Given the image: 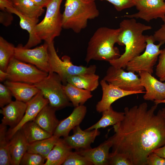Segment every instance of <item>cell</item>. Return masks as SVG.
I'll return each mask as SVG.
<instances>
[{
  "instance_id": "1",
  "label": "cell",
  "mask_w": 165,
  "mask_h": 165,
  "mask_svg": "<svg viewBox=\"0 0 165 165\" xmlns=\"http://www.w3.org/2000/svg\"><path fill=\"white\" fill-rule=\"evenodd\" d=\"M158 105L147 104L124 109L123 120L113 126L115 134L108 139L112 153L127 155L133 165H146L148 155L165 145V119Z\"/></svg>"
},
{
  "instance_id": "2",
  "label": "cell",
  "mask_w": 165,
  "mask_h": 165,
  "mask_svg": "<svg viewBox=\"0 0 165 165\" xmlns=\"http://www.w3.org/2000/svg\"><path fill=\"white\" fill-rule=\"evenodd\" d=\"M119 28L117 43L125 46V52L118 58L108 62L116 68H125L129 62L145 50L146 35H144L143 32L152 28L137 22L133 18L123 20L120 23Z\"/></svg>"
},
{
  "instance_id": "3",
  "label": "cell",
  "mask_w": 165,
  "mask_h": 165,
  "mask_svg": "<svg viewBox=\"0 0 165 165\" xmlns=\"http://www.w3.org/2000/svg\"><path fill=\"white\" fill-rule=\"evenodd\" d=\"M119 28L113 29L101 27L94 32L88 44L85 61L87 64L91 60L108 62L119 57L118 49L114 47L117 43Z\"/></svg>"
},
{
  "instance_id": "4",
  "label": "cell",
  "mask_w": 165,
  "mask_h": 165,
  "mask_svg": "<svg viewBox=\"0 0 165 165\" xmlns=\"http://www.w3.org/2000/svg\"><path fill=\"white\" fill-rule=\"evenodd\" d=\"M99 14L95 1L66 0L62 14V28L79 33L87 26L89 20L95 19Z\"/></svg>"
},
{
  "instance_id": "5",
  "label": "cell",
  "mask_w": 165,
  "mask_h": 165,
  "mask_svg": "<svg viewBox=\"0 0 165 165\" xmlns=\"http://www.w3.org/2000/svg\"><path fill=\"white\" fill-rule=\"evenodd\" d=\"M63 0H51L46 8L43 20L35 28V34L41 41L49 43L59 36L62 28V16L60 7Z\"/></svg>"
},
{
  "instance_id": "6",
  "label": "cell",
  "mask_w": 165,
  "mask_h": 165,
  "mask_svg": "<svg viewBox=\"0 0 165 165\" xmlns=\"http://www.w3.org/2000/svg\"><path fill=\"white\" fill-rule=\"evenodd\" d=\"M48 44L49 72H55L58 74L64 85L67 84V79L69 76L95 73L97 68L95 65L89 67L75 65L71 62L70 58L67 55L64 56L61 59L56 51L53 41Z\"/></svg>"
},
{
  "instance_id": "7",
  "label": "cell",
  "mask_w": 165,
  "mask_h": 165,
  "mask_svg": "<svg viewBox=\"0 0 165 165\" xmlns=\"http://www.w3.org/2000/svg\"><path fill=\"white\" fill-rule=\"evenodd\" d=\"M34 85L48 100L49 105L56 111L72 105L65 93L61 79L57 73L49 72L47 77Z\"/></svg>"
},
{
  "instance_id": "8",
  "label": "cell",
  "mask_w": 165,
  "mask_h": 165,
  "mask_svg": "<svg viewBox=\"0 0 165 165\" xmlns=\"http://www.w3.org/2000/svg\"><path fill=\"white\" fill-rule=\"evenodd\" d=\"M7 74L6 80L35 84L48 75L35 65L26 63L15 58L11 60L6 72Z\"/></svg>"
},
{
  "instance_id": "9",
  "label": "cell",
  "mask_w": 165,
  "mask_h": 165,
  "mask_svg": "<svg viewBox=\"0 0 165 165\" xmlns=\"http://www.w3.org/2000/svg\"><path fill=\"white\" fill-rule=\"evenodd\" d=\"M153 36L146 35V46L144 52L135 57L129 62L126 68L128 71L139 73L146 71L152 74L154 66L162 51L160 47L164 43L154 44Z\"/></svg>"
},
{
  "instance_id": "10",
  "label": "cell",
  "mask_w": 165,
  "mask_h": 165,
  "mask_svg": "<svg viewBox=\"0 0 165 165\" xmlns=\"http://www.w3.org/2000/svg\"><path fill=\"white\" fill-rule=\"evenodd\" d=\"M103 79L124 90L143 91L145 90L141 84L140 78L135 73L126 72L122 68H116L112 65L107 69Z\"/></svg>"
},
{
  "instance_id": "11",
  "label": "cell",
  "mask_w": 165,
  "mask_h": 165,
  "mask_svg": "<svg viewBox=\"0 0 165 165\" xmlns=\"http://www.w3.org/2000/svg\"><path fill=\"white\" fill-rule=\"evenodd\" d=\"M48 46V44L45 42L43 44L31 49L25 48L20 44L15 48L14 57L20 61L33 64L49 73Z\"/></svg>"
},
{
  "instance_id": "12",
  "label": "cell",
  "mask_w": 165,
  "mask_h": 165,
  "mask_svg": "<svg viewBox=\"0 0 165 165\" xmlns=\"http://www.w3.org/2000/svg\"><path fill=\"white\" fill-rule=\"evenodd\" d=\"M138 12L124 15L129 18L141 19L149 22L158 18H165L164 0H135V5Z\"/></svg>"
},
{
  "instance_id": "13",
  "label": "cell",
  "mask_w": 165,
  "mask_h": 165,
  "mask_svg": "<svg viewBox=\"0 0 165 165\" xmlns=\"http://www.w3.org/2000/svg\"><path fill=\"white\" fill-rule=\"evenodd\" d=\"M0 9L1 10H6L19 17L21 28L27 31L29 34L28 41L24 46L25 48H30L41 42L42 41L37 36L35 31V28L39 21L38 18H31L17 11L11 2L7 0H0Z\"/></svg>"
},
{
  "instance_id": "14",
  "label": "cell",
  "mask_w": 165,
  "mask_h": 165,
  "mask_svg": "<svg viewBox=\"0 0 165 165\" xmlns=\"http://www.w3.org/2000/svg\"><path fill=\"white\" fill-rule=\"evenodd\" d=\"M100 84L102 95L101 100L96 105V110L99 113L108 109L116 101L126 96L138 94L145 93V91H129L124 90L109 83L103 79Z\"/></svg>"
},
{
  "instance_id": "15",
  "label": "cell",
  "mask_w": 165,
  "mask_h": 165,
  "mask_svg": "<svg viewBox=\"0 0 165 165\" xmlns=\"http://www.w3.org/2000/svg\"><path fill=\"white\" fill-rule=\"evenodd\" d=\"M49 104L48 100L45 98L39 90L38 93L27 102V106L24 115L19 124L13 128H9L7 132L6 137L9 141L14 134L22 128L26 123L33 121L41 109Z\"/></svg>"
},
{
  "instance_id": "16",
  "label": "cell",
  "mask_w": 165,
  "mask_h": 165,
  "mask_svg": "<svg viewBox=\"0 0 165 165\" xmlns=\"http://www.w3.org/2000/svg\"><path fill=\"white\" fill-rule=\"evenodd\" d=\"M73 134L64 138L63 139L68 145L72 149L76 151L91 148V144L93 143L96 138L100 134L98 129L90 130H83L79 125L73 129Z\"/></svg>"
},
{
  "instance_id": "17",
  "label": "cell",
  "mask_w": 165,
  "mask_h": 165,
  "mask_svg": "<svg viewBox=\"0 0 165 165\" xmlns=\"http://www.w3.org/2000/svg\"><path fill=\"white\" fill-rule=\"evenodd\" d=\"M140 82L146 90L143 97L146 101H160L165 98V82L159 81L146 71L138 73Z\"/></svg>"
},
{
  "instance_id": "18",
  "label": "cell",
  "mask_w": 165,
  "mask_h": 165,
  "mask_svg": "<svg viewBox=\"0 0 165 165\" xmlns=\"http://www.w3.org/2000/svg\"><path fill=\"white\" fill-rule=\"evenodd\" d=\"M27 106V102L16 100L1 108L0 112L3 116L1 123L9 126V128L15 127L22 119Z\"/></svg>"
},
{
  "instance_id": "19",
  "label": "cell",
  "mask_w": 165,
  "mask_h": 165,
  "mask_svg": "<svg viewBox=\"0 0 165 165\" xmlns=\"http://www.w3.org/2000/svg\"><path fill=\"white\" fill-rule=\"evenodd\" d=\"M86 112V107L83 105L75 107L68 117L60 121L53 135L58 138L68 136L72 130L79 125L85 118Z\"/></svg>"
},
{
  "instance_id": "20",
  "label": "cell",
  "mask_w": 165,
  "mask_h": 165,
  "mask_svg": "<svg viewBox=\"0 0 165 165\" xmlns=\"http://www.w3.org/2000/svg\"><path fill=\"white\" fill-rule=\"evenodd\" d=\"M112 144L108 139L97 147L77 151L94 165H108L109 150Z\"/></svg>"
},
{
  "instance_id": "21",
  "label": "cell",
  "mask_w": 165,
  "mask_h": 165,
  "mask_svg": "<svg viewBox=\"0 0 165 165\" xmlns=\"http://www.w3.org/2000/svg\"><path fill=\"white\" fill-rule=\"evenodd\" d=\"M4 84L11 92L13 96L19 101L27 103L39 91L34 84L6 80Z\"/></svg>"
},
{
  "instance_id": "22",
  "label": "cell",
  "mask_w": 165,
  "mask_h": 165,
  "mask_svg": "<svg viewBox=\"0 0 165 165\" xmlns=\"http://www.w3.org/2000/svg\"><path fill=\"white\" fill-rule=\"evenodd\" d=\"M28 143L21 129L17 131L9 140L11 165H19L27 152Z\"/></svg>"
},
{
  "instance_id": "23",
  "label": "cell",
  "mask_w": 165,
  "mask_h": 165,
  "mask_svg": "<svg viewBox=\"0 0 165 165\" xmlns=\"http://www.w3.org/2000/svg\"><path fill=\"white\" fill-rule=\"evenodd\" d=\"M56 111L48 104L41 109L33 121L53 135L60 122L56 117Z\"/></svg>"
},
{
  "instance_id": "24",
  "label": "cell",
  "mask_w": 165,
  "mask_h": 165,
  "mask_svg": "<svg viewBox=\"0 0 165 165\" xmlns=\"http://www.w3.org/2000/svg\"><path fill=\"white\" fill-rule=\"evenodd\" d=\"M72 150L63 139L60 138L46 157L44 165H62Z\"/></svg>"
},
{
  "instance_id": "25",
  "label": "cell",
  "mask_w": 165,
  "mask_h": 165,
  "mask_svg": "<svg viewBox=\"0 0 165 165\" xmlns=\"http://www.w3.org/2000/svg\"><path fill=\"white\" fill-rule=\"evenodd\" d=\"M99 78L95 73H87L69 76L67 82L76 87L91 92L98 87Z\"/></svg>"
},
{
  "instance_id": "26",
  "label": "cell",
  "mask_w": 165,
  "mask_h": 165,
  "mask_svg": "<svg viewBox=\"0 0 165 165\" xmlns=\"http://www.w3.org/2000/svg\"><path fill=\"white\" fill-rule=\"evenodd\" d=\"M63 88L68 98L75 107L83 105L93 96L90 91L77 87L68 83L63 85Z\"/></svg>"
},
{
  "instance_id": "27",
  "label": "cell",
  "mask_w": 165,
  "mask_h": 165,
  "mask_svg": "<svg viewBox=\"0 0 165 165\" xmlns=\"http://www.w3.org/2000/svg\"><path fill=\"white\" fill-rule=\"evenodd\" d=\"M102 113V116L96 123L85 130H90L94 129H98L105 128L108 126L113 125L121 121L123 119L124 112H118L114 111L111 106L109 108L106 110Z\"/></svg>"
},
{
  "instance_id": "28",
  "label": "cell",
  "mask_w": 165,
  "mask_h": 165,
  "mask_svg": "<svg viewBox=\"0 0 165 165\" xmlns=\"http://www.w3.org/2000/svg\"><path fill=\"white\" fill-rule=\"evenodd\" d=\"M21 129L28 144L48 138L53 136L34 121L26 123Z\"/></svg>"
},
{
  "instance_id": "29",
  "label": "cell",
  "mask_w": 165,
  "mask_h": 165,
  "mask_svg": "<svg viewBox=\"0 0 165 165\" xmlns=\"http://www.w3.org/2000/svg\"><path fill=\"white\" fill-rule=\"evenodd\" d=\"M10 2L17 11L31 18H38L45 11L31 0H11Z\"/></svg>"
},
{
  "instance_id": "30",
  "label": "cell",
  "mask_w": 165,
  "mask_h": 165,
  "mask_svg": "<svg viewBox=\"0 0 165 165\" xmlns=\"http://www.w3.org/2000/svg\"><path fill=\"white\" fill-rule=\"evenodd\" d=\"M59 138L53 135L48 138L28 144L27 152L39 154L46 159Z\"/></svg>"
},
{
  "instance_id": "31",
  "label": "cell",
  "mask_w": 165,
  "mask_h": 165,
  "mask_svg": "<svg viewBox=\"0 0 165 165\" xmlns=\"http://www.w3.org/2000/svg\"><path fill=\"white\" fill-rule=\"evenodd\" d=\"M15 47L0 37V69L6 72L11 59L14 56Z\"/></svg>"
},
{
  "instance_id": "32",
  "label": "cell",
  "mask_w": 165,
  "mask_h": 165,
  "mask_svg": "<svg viewBox=\"0 0 165 165\" xmlns=\"http://www.w3.org/2000/svg\"><path fill=\"white\" fill-rule=\"evenodd\" d=\"M7 126L0 125V165H11L9 141L6 137Z\"/></svg>"
},
{
  "instance_id": "33",
  "label": "cell",
  "mask_w": 165,
  "mask_h": 165,
  "mask_svg": "<svg viewBox=\"0 0 165 165\" xmlns=\"http://www.w3.org/2000/svg\"><path fill=\"white\" fill-rule=\"evenodd\" d=\"M46 158L39 154L27 152L20 161L21 165H44Z\"/></svg>"
},
{
  "instance_id": "34",
  "label": "cell",
  "mask_w": 165,
  "mask_h": 165,
  "mask_svg": "<svg viewBox=\"0 0 165 165\" xmlns=\"http://www.w3.org/2000/svg\"><path fill=\"white\" fill-rule=\"evenodd\" d=\"M62 165H93V164L76 151H71Z\"/></svg>"
},
{
  "instance_id": "35",
  "label": "cell",
  "mask_w": 165,
  "mask_h": 165,
  "mask_svg": "<svg viewBox=\"0 0 165 165\" xmlns=\"http://www.w3.org/2000/svg\"><path fill=\"white\" fill-rule=\"evenodd\" d=\"M108 165H133L132 162L126 154L122 153H110Z\"/></svg>"
},
{
  "instance_id": "36",
  "label": "cell",
  "mask_w": 165,
  "mask_h": 165,
  "mask_svg": "<svg viewBox=\"0 0 165 165\" xmlns=\"http://www.w3.org/2000/svg\"><path fill=\"white\" fill-rule=\"evenodd\" d=\"M13 94L10 90L5 84L0 83V107L2 108L12 101Z\"/></svg>"
},
{
  "instance_id": "37",
  "label": "cell",
  "mask_w": 165,
  "mask_h": 165,
  "mask_svg": "<svg viewBox=\"0 0 165 165\" xmlns=\"http://www.w3.org/2000/svg\"><path fill=\"white\" fill-rule=\"evenodd\" d=\"M94 1L100 0L108 1L114 6L118 11L130 8L135 6V0H91Z\"/></svg>"
},
{
  "instance_id": "38",
  "label": "cell",
  "mask_w": 165,
  "mask_h": 165,
  "mask_svg": "<svg viewBox=\"0 0 165 165\" xmlns=\"http://www.w3.org/2000/svg\"><path fill=\"white\" fill-rule=\"evenodd\" d=\"M159 58L155 74L160 78L165 76V48L162 50Z\"/></svg>"
},
{
  "instance_id": "39",
  "label": "cell",
  "mask_w": 165,
  "mask_h": 165,
  "mask_svg": "<svg viewBox=\"0 0 165 165\" xmlns=\"http://www.w3.org/2000/svg\"><path fill=\"white\" fill-rule=\"evenodd\" d=\"M146 165H165V158L152 152L148 156Z\"/></svg>"
},
{
  "instance_id": "40",
  "label": "cell",
  "mask_w": 165,
  "mask_h": 165,
  "mask_svg": "<svg viewBox=\"0 0 165 165\" xmlns=\"http://www.w3.org/2000/svg\"><path fill=\"white\" fill-rule=\"evenodd\" d=\"M163 21V24L158 30L155 32L153 36L155 41L164 44L165 43V18Z\"/></svg>"
},
{
  "instance_id": "41",
  "label": "cell",
  "mask_w": 165,
  "mask_h": 165,
  "mask_svg": "<svg viewBox=\"0 0 165 165\" xmlns=\"http://www.w3.org/2000/svg\"><path fill=\"white\" fill-rule=\"evenodd\" d=\"M0 13L1 23L6 26L10 25L13 20L12 13L6 10H1Z\"/></svg>"
},
{
  "instance_id": "42",
  "label": "cell",
  "mask_w": 165,
  "mask_h": 165,
  "mask_svg": "<svg viewBox=\"0 0 165 165\" xmlns=\"http://www.w3.org/2000/svg\"><path fill=\"white\" fill-rule=\"evenodd\" d=\"M152 152L161 157L165 158V145L161 147L154 150Z\"/></svg>"
},
{
  "instance_id": "43",
  "label": "cell",
  "mask_w": 165,
  "mask_h": 165,
  "mask_svg": "<svg viewBox=\"0 0 165 165\" xmlns=\"http://www.w3.org/2000/svg\"><path fill=\"white\" fill-rule=\"evenodd\" d=\"M39 6L46 7L51 0H31Z\"/></svg>"
},
{
  "instance_id": "44",
  "label": "cell",
  "mask_w": 165,
  "mask_h": 165,
  "mask_svg": "<svg viewBox=\"0 0 165 165\" xmlns=\"http://www.w3.org/2000/svg\"><path fill=\"white\" fill-rule=\"evenodd\" d=\"M7 74L6 72L0 69V81L2 82L7 79Z\"/></svg>"
},
{
  "instance_id": "45",
  "label": "cell",
  "mask_w": 165,
  "mask_h": 165,
  "mask_svg": "<svg viewBox=\"0 0 165 165\" xmlns=\"http://www.w3.org/2000/svg\"><path fill=\"white\" fill-rule=\"evenodd\" d=\"M154 102L155 103V104L158 105L160 103H165V98L162 100L160 101H154Z\"/></svg>"
},
{
  "instance_id": "46",
  "label": "cell",
  "mask_w": 165,
  "mask_h": 165,
  "mask_svg": "<svg viewBox=\"0 0 165 165\" xmlns=\"http://www.w3.org/2000/svg\"><path fill=\"white\" fill-rule=\"evenodd\" d=\"M160 110L162 116L165 119V107L162 108Z\"/></svg>"
},
{
  "instance_id": "47",
  "label": "cell",
  "mask_w": 165,
  "mask_h": 165,
  "mask_svg": "<svg viewBox=\"0 0 165 165\" xmlns=\"http://www.w3.org/2000/svg\"><path fill=\"white\" fill-rule=\"evenodd\" d=\"M160 81L161 82L165 81V76L161 78H160Z\"/></svg>"
},
{
  "instance_id": "48",
  "label": "cell",
  "mask_w": 165,
  "mask_h": 165,
  "mask_svg": "<svg viewBox=\"0 0 165 165\" xmlns=\"http://www.w3.org/2000/svg\"><path fill=\"white\" fill-rule=\"evenodd\" d=\"M8 0V1H9V2H10V1H11V0Z\"/></svg>"
}]
</instances>
